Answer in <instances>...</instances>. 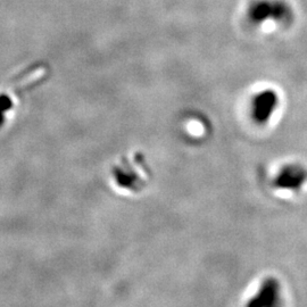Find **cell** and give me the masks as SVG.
Returning <instances> with one entry per match:
<instances>
[{"instance_id":"6da1fadb","label":"cell","mask_w":307,"mask_h":307,"mask_svg":"<svg viewBox=\"0 0 307 307\" xmlns=\"http://www.w3.org/2000/svg\"><path fill=\"white\" fill-rule=\"evenodd\" d=\"M149 169L141 155L132 154L120 158L111 170L113 188L123 195H138L149 182Z\"/></svg>"}]
</instances>
